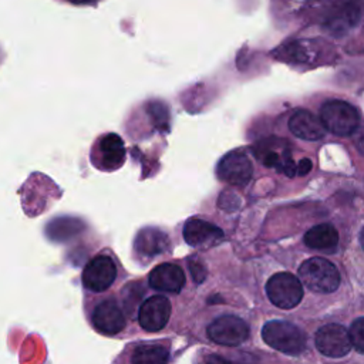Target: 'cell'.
<instances>
[{"instance_id":"1","label":"cell","mask_w":364,"mask_h":364,"mask_svg":"<svg viewBox=\"0 0 364 364\" xmlns=\"http://www.w3.org/2000/svg\"><path fill=\"white\" fill-rule=\"evenodd\" d=\"M127 159V149L122 138L115 132L100 135L90 151V161L94 168L112 172L119 169Z\"/></svg>"},{"instance_id":"2","label":"cell","mask_w":364,"mask_h":364,"mask_svg":"<svg viewBox=\"0 0 364 364\" xmlns=\"http://www.w3.org/2000/svg\"><path fill=\"white\" fill-rule=\"evenodd\" d=\"M299 276L307 289L317 293H331L340 284L337 267L323 257H311L303 262L299 267Z\"/></svg>"},{"instance_id":"3","label":"cell","mask_w":364,"mask_h":364,"mask_svg":"<svg viewBox=\"0 0 364 364\" xmlns=\"http://www.w3.org/2000/svg\"><path fill=\"white\" fill-rule=\"evenodd\" d=\"M320 121L331 134L348 136L357 129L360 115L351 104L341 100H330L320 108Z\"/></svg>"},{"instance_id":"4","label":"cell","mask_w":364,"mask_h":364,"mask_svg":"<svg viewBox=\"0 0 364 364\" xmlns=\"http://www.w3.org/2000/svg\"><path fill=\"white\" fill-rule=\"evenodd\" d=\"M262 337L274 350L290 355L300 354L306 347L304 333L294 324L282 320L266 323L262 328Z\"/></svg>"},{"instance_id":"5","label":"cell","mask_w":364,"mask_h":364,"mask_svg":"<svg viewBox=\"0 0 364 364\" xmlns=\"http://www.w3.org/2000/svg\"><path fill=\"white\" fill-rule=\"evenodd\" d=\"M266 293L274 306L291 309L296 307L303 297V284L294 274L282 272L267 280Z\"/></svg>"},{"instance_id":"6","label":"cell","mask_w":364,"mask_h":364,"mask_svg":"<svg viewBox=\"0 0 364 364\" xmlns=\"http://www.w3.org/2000/svg\"><path fill=\"white\" fill-rule=\"evenodd\" d=\"M117 277V264L114 259L105 253L91 259L82 272V284L91 291L107 290Z\"/></svg>"},{"instance_id":"7","label":"cell","mask_w":364,"mask_h":364,"mask_svg":"<svg viewBox=\"0 0 364 364\" xmlns=\"http://www.w3.org/2000/svg\"><path fill=\"white\" fill-rule=\"evenodd\" d=\"M208 337L222 346H239L249 337V326L240 317L222 316L209 324Z\"/></svg>"},{"instance_id":"8","label":"cell","mask_w":364,"mask_h":364,"mask_svg":"<svg viewBox=\"0 0 364 364\" xmlns=\"http://www.w3.org/2000/svg\"><path fill=\"white\" fill-rule=\"evenodd\" d=\"M216 175L220 181L235 186H245L253 175V165L242 151L226 154L216 166Z\"/></svg>"},{"instance_id":"9","label":"cell","mask_w":364,"mask_h":364,"mask_svg":"<svg viewBox=\"0 0 364 364\" xmlns=\"http://www.w3.org/2000/svg\"><path fill=\"white\" fill-rule=\"evenodd\" d=\"M348 331L340 324H327L316 333V347L328 357H343L351 350Z\"/></svg>"},{"instance_id":"10","label":"cell","mask_w":364,"mask_h":364,"mask_svg":"<svg viewBox=\"0 0 364 364\" xmlns=\"http://www.w3.org/2000/svg\"><path fill=\"white\" fill-rule=\"evenodd\" d=\"M171 316V303L165 296H151L139 307L138 321L146 331L162 330Z\"/></svg>"},{"instance_id":"11","label":"cell","mask_w":364,"mask_h":364,"mask_svg":"<svg viewBox=\"0 0 364 364\" xmlns=\"http://www.w3.org/2000/svg\"><path fill=\"white\" fill-rule=\"evenodd\" d=\"M182 235L185 242L193 247H209L223 239L220 228L200 218L188 219L183 225Z\"/></svg>"},{"instance_id":"12","label":"cell","mask_w":364,"mask_h":364,"mask_svg":"<svg viewBox=\"0 0 364 364\" xmlns=\"http://www.w3.org/2000/svg\"><path fill=\"white\" fill-rule=\"evenodd\" d=\"M92 323L100 333L114 336L124 330L127 321L119 306L114 300H104L95 307Z\"/></svg>"},{"instance_id":"13","label":"cell","mask_w":364,"mask_h":364,"mask_svg":"<svg viewBox=\"0 0 364 364\" xmlns=\"http://www.w3.org/2000/svg\"><path fill=\"white\" fill-rule=\"evenodd\" d=\"M149 284L152 289L166 293H179L185 286L183 270L173 263H162L149 273Z\"/></svg>"},{"instance_id":"14","label":"cell","mask_w":364,"mask_h":364,"mask_svg":"<svg viewBox=\"0 0 364 364\" xmlns=\"http://www.w3.org/2000/svg\"><path fill=\"white\" fill-rule=\"evenodd\" d=\"M287 125L290 132L303 141H318L326 134L321 121L307 109H297L290 117Z\"/></svg>"},{"instance_id":"15","label":"cell","mask_w":364,"mask_h":364,"mask_svg":"<svg viewBox=\"0 0 364 364\" xmlns=\"http://www.w3.org/2000/svg\"><path fill=\"white\" fill-rule=\"evenodd\" d=\"M168 245L166 235L156 228H146L139 230L135 237L134 247L144 256H156L164 253Z\"/></svg>"},{"instance_id":"16","label":"cell","mask_w":364,"mask_h":364,"mask_svg":"<svg viewBox=\"0 0 364 364\" xmlns=\"http://www.w3.org/2000/svg\"><path fill=\"white\" fill-rule=\"evenodd\" d=\"M304 243L311 249L333 250L338 243V232L330 223L316 225L304 235Z\"/></svg>"},{"instance_id":"17","label":"cell","mask_w":364,"mask_h":364,"mask_svg":"<svg viewBox=\"0 0 364 364\" xmlns=\"http://www.w3.org/2000/svg\"><path fill=\"white\" fill-rule=\"evenodd\" d=\"M169 351L161 344H142L132 354V364H168Z\"/></svg>"},{"instance_id":"18","label":"cell","mask_w":364,"mask_h":364,"mask_svg":"<svg viewBox=\"0 0 364 364\" xmlns=\"http://www.w3.org/2000/svg\"><path fill=\"white\" fill-rule=\"evenodd\" d=\"M348 334L353 347L364 353V317H360L355 321H353Z\"/></svg>"},{"instance_id":"19","label":"cell","mask_w":364,"mask_h":364,"mask_svg":"<svg viewBox=\"0 0 364 364\" xmlns=\"http://www.w3.org/2000/svg\"><path fill=\"white\" fill-rule=\"evenodd\" d=\"M189 270H191L192 277L196 283H202L206 279V267L196 257H192L189 260Z\"/></svg>"},{"instance_id":"20","label":"cell","mask_w":364,"mask_h":364,"mask_svg":"<svg viewBox=\"0 0 364 364\" xmlns=\"http://www.w3.org/2000/svg\"><path fill=\"white\" fill-rule=\"evenodd\" d=\"M311 169V161L310 159H301L297 165V173L299 175H307Z\"/></svg>"},{"instance_id":"21","label":"cell","mask_w":364,"mask_h":364,"mask_svg":"<svg viewBox=\"0 0 364 364\" xmlns=\"http://www.w3.org/2000/svg\"><path fill=\"white\" fill-rule=\"evenodd\" d=\"M205 364H230V363L219 355H208L205 358Z\"/></svg>"},{"instance_id":"22","label":"cell","mask_w":364,"mask_h":364,"mask_svg":"<svg viewBox=\"0 0 364 364\" xmlns=\"http://www.w3.org/2000/svg\"><path fill=\"white\" fill-rule=\"evenodd\" d=\"M64 1L71 3V4H77V6H82V4H95L100 0H64Z\"/></svg>"},{"instance_id":"23","label":"cell","mask_w":364,"mask_h":364,"mask_svg":"<svg viewBox=\"0 0 364 364\" xmlns=\"http://www.w3.org/2000/svg\"><path fill=\"white\" fill-rule=\"evenodd\" d=\"M360 245H361V247L364 249V228H363L361 232H360Z\"/></svg>"},{"instance_id":"24","label":"cell","mask_w":364,"mask_h":364,"mask_svg":"<svg viewBox=\"0 0 364 364\" xmlns=\"http://www.w3.org/2000/svg\"><path fill=\"white\" fill-rule=\"evenodd\" d=\"M3 58H4V54H3V50H1V47H0V63L3 61Z\"/></svg>"}]
</instances>
